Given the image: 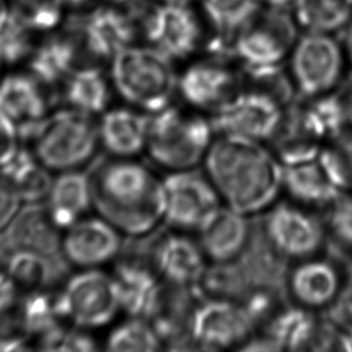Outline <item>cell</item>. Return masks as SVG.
Returning a JSON list of instances; mask_svg holds the SVG:
<instances>
[{
	"label": "cell",
	"mask_w": 352,
	"mask_h": 352,
	"mask_svg": "<svg viewBox=\"0 0 352 352\" xmlns=\"http://www.w3.org/2000/svg\"><path fill=\"white\" fill-rule=\"evenodd\" d=\"M204 166L223 205L249 218L270 210L283 192L284 166L263 142L219 135Z\"/></svg>",
	"instance_id": "1"
},
{
	"label": "cell",
	"mask_w": 352,
	"mask_h": 352,
	"mask_svg": "<svg viewBox=\"0 0 352 352\" xmlns=\"http://www.w3.org/2000/svg\"><path fill=\"white\" fill-rule=\"evenodd\" d=\"M93 208L123 236L146 238L164 224L162 179L133 157H112L89 172Z\"/></svg>",
	"instance_id": "2"
},
{
	"label": "cell",
	"mask_w": 352,
	"mask_h": 352,
	"mask_svg": "<svg viewBox=\"0 0 352 352\" xmlns=\"http://www.w3.org/2000/svg\"><path fill=\"white\" fill-rule=\"evenodd\" d=\"M111 82L129 105L153 115L171 105L178 76L173 60L153 46H135L111 60Z\"/></svg>",
	"instance_id": "3"
},
{
	"label": "cell",
	"mask_w": 352,
	"mask_h": 352,
	"mask_svg": "<svg viewBox=\"0 0 352 352\" xmlns=\"http://www.w3.org/2000/svg\"><path fill=\"white\" fill-rule=\"evenodd\" d=\"M214 133L213 123L202 116L167 106L149 115L146 152L168 172L191 170L204 164Z\"/></svg>",
	"instance_id": "4"
},
{
	"label": "cell",
	"mask_w": 352,
	"mask_h": 352,
	"mask_svg": "<svg viewBox=\"0 0 352 352\" xmlns=\"http://www.w3.org/2000/svg\"><path fill=\"white\" fill-rule=\"evenodd\" d=\"M28 141L38 162L58 173L81 170L100 147L98 123L91 116L70 107L50 113Z\"/></svg>",
	"instance_id": "5"
},
{
	"label": "cell",
	"mask_w": 352,
	"mask_h": 352,
	"mask_svg": "<svg viewBox=\"0 0 352 352\" xmlns=\"http://www.w3.org/2000/svg\"><path fill=\"white\" fill-rule=\"evenodd\" d=\"M298 27L285 6L263 4L236 35L234 56L248 72L280 67L300 38Z\"/></svg>",
	"instance_id": "6"
},
{
	"label": "cell",
	"mask_w": 352,
	"mask_h": 352,
	"mask_svg": "<svg viewBox=\"0 0 352 352\" xmlns=\"http://www.w3.org/2000/svg\"><path fill=\"white\" fill-rule=\"evenodd\" d=\"M56 300L63 319L78 329H101L122 311L115 276L100 268L69 276Z\"/></svg>",
	"instance_id": "7"
},
{
	"label": "cell",
	"mask_w": 352,
	"mask_h": 352,
	"mask_svg": "<svg viewBox=\"0 0 352 352\" xmlns=\"http://www.w3.org/2000/svg\"><path fill=\"white\" fill-rule=\"evenodd\" d=\"M289 59L298 96H322L343 81L345 56L332 34L307 32L297 40Z\"/></svg>",
	"instance_id": "8"
},
{
	"label": "cell",
	"mask_w": 352,
	"mask_h": 352,
	"mask_svg": "<svg viewBox=\"0 0 352 352\" xmlns=\"http://www.w3.org/2000/svg\"><path fill=\"white\" fill-rule=\"evenodd\" d=\"M162 192L164 224L181 232H197L223 205L210 178L195 168L168 172L162 178Z\"/></svg>",
	"instance_id": "9"
},
{
	"label": "cell",
	"mask_w": 352,
	"mask_h": 352,
	"mask_svg": "<svg viewBox=\"0 0 352 352\" xmlns=\"http://www.w3.org/2000/svg\"><path fill=\"white\" fill-rule=\"evenodd\" d=\"M262 229L276 250L290 261L320 255L327 244L324 220L292 201L272 206Z\"/></svg>",
	"instance_id": "10"
},
{
	"label": "cell",
	"mask_w": 352,
	"mask_h": 352,
	"mask_svg": "<svg viewBox=\"0 0 352 352\" xmlns=\"http://www.w3.org/2000/svg\"><path fill=\"white\" fill-rule=\"evenodd\" d=\"M285 107L273 96L258 89L230 96L214 111L212 123L219 135L267 142L274 138Z\"/></svg>",
	"instance_id": "11"
},
{
	"label": "cell",
	"mask_w": 352,
	"mask_h": 352,
	"mask_svg": "<svg viewBox=\"0 0 352 352\" xmlns=\"http://www.w3.org/2000/svg\"><path fill=\"white\" fill-rule=\"evenodd\" d=\"M258 320L244 303L214 297L197 305L190 316L191 338L204 350L242 346Z\"/></svg>",
	"instance_id": "12"
},
{
	"label": "cell",
	"mask_w": 352,
	"mask_h": 352,
	"mask_svg": "<svg viewBox=\"0 0 352 352\" xmlns=\"http://www.w3.org/2000/svg\"><path fill=\"white\" fill-rule=\"evenodd\" d=\"M50 115L46 87L27 72L0 76V119L9 124L21 142L28 141Z\"/></svg>",
	"instance_id": "13"
},
{
	"label": "cell",
	"mask_w": 352,
	"mask_h": 352,
	"mask_svg": "<svg viewBox=\"0 0 352 352\" xmlns=\"http://www.w3.org/2000/svg\"><path fill=\"white\" fill-rule=\"evenodd\" d=\"M340 261L333 256L308 257L290 267L286 295L294 305L311 311H326L344 284Z\"/></svg>",
	"instance_id": "14"
},
{
	"label": "cell",
	"mask_w": 352,
	"mask_h": 352,
	"mask_svg": "<svg viewBox=\"0 0 352 352\" xmlns=\"http://www.w3.org/2000/svg\"><path fill=\"white\" fill-rule=\"evenodd\" d=\"M123 237L100 215L85 217L64 231L63 256L69 266L78 270L101 268L122 252Z\"/></svg>",
	"instance_id": "15"
},
{
	"label": "cell",
	"mask_w": 352,
	"mask_h": 352,
	"mask_svg": "<svg viewBox=\"0 0 352 352\" xmlns=\"http://www.w3.org/2000/svg\"><path fill=\"white\" fill-rule=\"evenodd\" d=\"M62 232L51 219L45 204L23 205L0 232V261L14 252H35L52 260H65Z\"/></svg>",
	"instance_id": "16"
},
{
	"label": "cell",
	"mask_w": 352,
	"mask_h": 352,
	"mask_svg": "<svg viewBox=\"0 0 352 352\" xmlns=\"http://www.w3.org/2000/svg\"><path fill=\"white\" fill-rule=\"evenodd\" d=\"M188 5L160 1L144 19L148 41L173 62L189 57L200 43V24Z\"/></svg>",
	"instance_id": "17"
},
{
	"label": "cell",
	"mask_w": 352,
	"mask_h": 352,
	"mask_svg": "<svg viewBox=\"0 0 352 352\" xmlns=\"http://www.w3.org/2000/svg\"><path fill=\"white\" fill-rule=\"evenodd\" d=\"M206 261L207 257L199 242L181 231L160 238L153 249L154 270L177 287L201 284L207 273Z\"/></svg>",
	"instance_id": "18"
},
{
	"label": "cell",
	"mask_w": 352,
	"mask_h": 352,
	"mask_svg": "<svg viewBox=\"0 0 352 352\" xmlns=\"http://www.w3.org/2000/svg\"><path fill=\"white\" fill-rule=\"evenodd\" d=\"M199 244L207 260L229 263L242 255L252 238L249 217L221 205L197 230Z\"/></svg>",
	"instance_id": "19"
},
{
	"label": "cell",
	"mask_w": 352,
	"mask_h": 352,
	"mask_svg": "<svg viewBox=\"0 0 352 352\" xmlns=\"http://www.w3.org/2000/svg\"><path fill=\"white\" fill-rule=\"evenodd\" d=\"M81 41L87 52L98 59H110L133 45L136 28L120 8L109 5L93 10L81 22Z\"/></svg>",
	"instance_id": "20"
},
{
	"label": "cell",
	"mask_w": 352,
	"mask_h": 352,
	"mask_svg": "<svg viewBox=\"0 0 352 352\" xmlns=\"http://www.w3.org/2000/svg\"><path fill=\"white\" fill-rule=\"evenodd\" d=\"M113 276L122 311L129 318H154L164 297L157 271L140 262L125 261L116 267Z\"/></svg>",
	"instance_id": "21"
},
{
	"label": "cell",
	"mask_w": 352,
	"mask_h": 352,
	"mask_svg": "<svg viewBox=\"0 0 352 352\" xmlns=\"http://www.w3.org/2000/svg\"><path fill=\"white\" fill-rule=\"evenodd\" d=\"M234 74L223 63L199 62L178 76L177 91L194 109L215 111L234 96Z\"/></svg>",
	"instance_id": "22"
},
{
	"label": "cell",
	"mask_w": 352,
	"mask_h": 352,
	"mask_svg": "<svg viewBox=\"0 0 352 352\" xmlns=\"http://www.w3.org/2000/svg\"><path fill=\"white\" fill-rule=\"evenodd\" d=\"M149 115L133 107L106 110L98 123L100 147L112 157H133L147 147Z\"/></svg>",
	"instance_id": "23"
},
{
	"label": "cell",
	"mask_w": 352,
	"mask_h": 352,
	"mask_svg": "<svg viewBox=\"0 0 352 352\" xmlns=\"http://www.w3.org/2000/svg\"><path fill=\"white\" fill-rule=\"evenodd\" d=\"M48 214L63 232L93 208V194L89 172L83 170L59 172L45 201Z\"/></svg>",
	"instance_id": "24"
},
{
	"label": "cell",
	"mask_w": 352,
	"mask_h": 352,
	"mask_svg": "<svg viewBox=\"0 0 352 352\" xmlns=\"http://www.w3.org/2000/svg\"><path fill=\"white\" fill-rule=\"evenodd\" d=\"M283 191L292 202L310 210H324L342 194L319 157L284 166Z\"/></svg>",
	"instance_id": "25"
},
{
	"label": "cell",
	"mask_w": 352,
	"mask_h": 352,
	"mask_svg": "<svg viewBox=\"0 0 352 352\" xmlns=\"http://www.w3.org/2000/svg\"><path fill=\"white\" fill-rule=\"evenodd\" d=\"M77 43L69 35H51L35 45L27 60V72L43 86L64 83L76 67Z\"/></svg>",
	"instance_id": "26"
},
{
	"label": "cell",
	"mask_w": 352,
	"mask_h": 352,
	"mask_svg": "<svg viewBox=\"0 0 352 352\" xmlns=\"http://www.w3.org/2000/svg\"><path fill=\"white\" fill-rule=\"evenodd\" d=\"M0 172L12 184L23 205L45 204L53 177L34 155L32 149L19 146L14 157L0 167Z\"/></svg>",
	"instance_id": "27"
},
{
	"label": "cell",
	"mask_w": 352,
	"mask_h": 352,
	"mask_svg": "<svg viewBox=\"0 0 352 352\" xmlns=\"http://www.w3.org/2000/svg\"><path fill=\"white\" fill-rule=\"evenodd\" d=\"M0 267L14 281L19 290H46L65 276L67 262L52 260L30 252H14L0 261Z\"/></svg>",
	"instance_id": "28"
},
{
	"label": "cell",
	"mask_w": 352,
	"mask_h": 352,
	"mask_svg": "<svg viewBox=\"0 0 352 352\" xmlns=\"http://www.w3.org/2000/svg\"><path fill=\"white\" fill-rule=\"evenodd\" d=\"M63 96L72 110L91 117L102 115L110 104V83L98 67H76L64 81Z\"/></svg>",
	"instance_id": "29"
},
{
	"label": "cell",
	"mask_w": 352,
	"mask_h": 352,
	"mask_svg": "<svg viewBox=\"0 0 352 352\" xmlns=\"http://www.w3.org/2000/svg\"><path fill=\"white\" fill-rule=\"evenodd\" d=\"M320 318L315 311L292 305L272 315L266 332L279 351L309 350Z\"/></svg>",
	"instance_id": "30"
},
{
	"label": "cell",
	"mask_w": 352,
	"mask_h": 352,
	"mask_svg": "<svg viewBox=\"0 0 352 352\" xmlns=\"http://www.w3.org/2000/svg\"><path fill=\"white\" fill-rule=\"evenodd\" d=\"M292 14L300 28L337 33L352 22V0H294Z\"/></svg>",
	"instance_id": "31"
},
{
	"label": "cell",
	"mask_w": 352,
	"mask_h": 352,
	"mask_svg": "<svg viewBox=\"0 0 352 352\" xmlns=\"http://www.w3.org/2000/svg\"><path fill=\"white\" fill-rule=\"evenodd\" d=\"M206 17L219 35L221 46L232 41L263 5L262 0H200Z\"/></svg>",
	"instance_id": "32"
},
{
	"label": "cell",
	"mask_w": 352,
	"mask_h": 352,
	"mask_svg": "<svg viewBox=\"0 0 352 352\" xmlns=\"http://www.w3.org/2000/svg\"><path fill=\"white\" fill-rule=\"evenodd\" d=\"M34 35L11 9L8 0L0 1V63L14 67L27 63L33 51Z\"/></svg>",
	"instance_id": "33"
},
{
	"label": "cell",
	"mask_w": 352,
	"mask_h": 352,
	"mask_svg": "<svg viewBox=\"0 0 352 352\" xmlns=\"http://www.w3.org/2000/svg\"><path fill=\"white\" fill-rule=\"evenodd\" d=\"M324 210L326 247L331 256L346 266L352 256V192H342Z\"/></svg>",
	"instance_id": "34"
},
{
	"label": "cell",
	"mask_w": 352,
	"mask_h": 352,
	"mask_svg": "<svg viewBox=\"0 0 352 352\" xmlns=\"http://www.w3.org/2000/svg\"><path fill=\"white\" fill-rule=\"evenodd\" d=\"M162 336L143 318H129L111 331L105 342L107 351L153 352L162 349Z\"/></svg>",
	"instance_id": "35"
},
{
	"label": "cell",
	"mask_w": 352,
	"mask_h": 352,
	"mask_svg": "<svg viewBox=\"0 0 352 352\" xmlns=\"http://www.w3.org/2000/svg\"><path fill=\"white\" fill-rule=\"evenodd\" d=\"M319 160L342 192H352V128L324 143Z\"/></svg>",
	"instance_id": "36"
},
{
	"label": "cell",
	"mask_w": 352,
	"mask_h": 352,
	"mask_svg": "<svg viewBox=\"0 0 352 352\" xmlns=\"http://www.w3.org/2000/svg\"><path fill=\"white\" fill-rule=\"evenodd\" d=\"M11 9L35 34H50L62 24L67 5L64 0H8Z\"/></svg>",
	"instance_id": "37"
},
{
	"label": "cell",
	"mask_w": 352,
	"mask_h": 352,
	"mask_svg": "<svg viewBox=\"0 0 352 352\" xmlns=\"http://www.w3.org/2000/svg\"><path fill=\"white\" fill-rule=\"evenodd\" d=\"M324 315L344 333H352V274L344 280L337 298Z\"/></svg>",
	"instance_id": "38"
},
{
	"label": "cell",
	"mask_w": 352,
	"mask_h": 352,
	"mask_svg": "<svg viewBox=\"0 0 352 352\" xmlns=\"http://www.w3.org/2000/svg\"><path fill=\"white\" fill-rule=\"evenodd\" d=\"M22 206L23 204L14 186L0 172V232L14 219Z\"/></svg>",
	"instance_id": "39"
},
{
	"label": "cell",
	"mask_w": 352,
	"mask_h": 352,
	"mask_svg": "<svg viewBox=\"0 0 352 352\" xmlns=\"http://www.w3.org/2000/svg\"><path fill=\"white\" fill-rule=\"evenodd\" d=\"M19 289L11 276L0 267V315L16 309L19 300Z\"/></svg>",
	"instance_id": "40"
},
{
	"label": "cell",
	"mask_w": 352,
	"mask_h": 352,
	"mask_svg": "<svg viewBox=\"0 0 352 352\" xmlns=\"http://www.w3.org/2000/svg\"><path fill=\"white\" fill-rule=\"evenodd\" d=\"M98 344L86 329L76 327L75 331H67L59 351H96Z\"/></svg>",
	"instance_id": "41"
},
{
	"label": "cell",
	"mask_w": 352,
	"mask_h": 352,
	"mask_svg": "<svg viewBox=\"0 0 352 352\" xmlns=\"http://www.w3.org/2000/svg\"><path fill=\"white\" fill-rule=\"evenodd\" d=\"M21 144L22 142L17 133L9 124L0 119V167L14 157Z\"/></svg>",
	"instance_id": "42"
},
{
	"label": "cell",
	"mask_w": 352,
	"mask_h": 352,
	"mask_svg": "<svg viewBox=\"0 0 352 352\" xmlns=\"http://www.w3.org/2000/svg\"><path fill=\"white\" fill-rule=\"evenodd\" d=\"M337 91L342 96L348 116L349 128H352V74L350 76L344 78L340 85L337 87Z\"/></svg>",
	"instance_id": "43"
},
{
	"label": "cell",
	"mask_w": 352,
	"mask_h": 352,
	"mask_svg": "<svg viewBox=\"0 0 352 352\" xmlns=\"http://www.w3.org/2000/svg\"><path fill=\"white\" fill-rule=\"evenodd\" d=\"M344 53H345V57L348 59L349 64H350L352 70V22L349 24L346 35H345V47H344Z\"/></svg>",
	"instance_id": "44"
},
{
	"label": "cell",
	"mask_w": 352,
	"mask_h": 352,
	"mask_svg": "<svg viewBox=\"0 0 352 352\" xmlns=\"http://www.w3.org/2000/svg\"><path fill=\"white\" fill-rule=\"evenodd\" d=\"M67 9H81L83 6L89 4L91 0H64Z\"/></svg>",
	"instance_id": "45"
},
{
	"label": "cell",
	"mask_w": 352,
	"mask_h": 352,
	"mask_svg": "<svg viewBox=\"0 0 352 352\" xmlns=\"http://www.w3.org/2000/svg\"><path fill=\"white\" fill-rule=\"evenodd\" d=\"M138 0H107V3L117 8H126V6H131V5L138 4Z\"/></svg>",
	"instance_id": "46"
},
{
	"label": "cell",
	"mask_w": 352,
	"mask_h": 352,
	"mask_svg": "<svg viewBox=\"0 0 352 352\" xmlns=\"http://www.w3.org/2000/svg\"><path fill=\"white\" fill-rule=\"evenodd\" d=\"M263 4L276 5V6H286L287 4H292L294 0H262Z\"/></svg>",
	"instance_id": "47"
},
{
	"label": "cell",
	"mask_w": 352,
	"mask_h": 352,
	"mask_svg": "<svg viewBox=\"0 0 352 352\" xmlns=\"http://www.w3.org/2000/svg\"><path fill=\"white\" fill-rule=\"evenodd\" d=\"M344 351L352 352V333L344 334Z\"/></svg>",
	"instance_id": "48"
},
{
	"label": "cell",
	"mask_w": 352,
	"mask_h": 352,
	"mask_svg": "<svg viewBox=\"0 0 352 352\" xmlns=\"http://www.w3.org/2000/svg\"><path fill=\"white\" fill-rule=\"evenodd\" d=\"M162 3H184V4H189L191 0H159Z\"/></svg>",
	"instance_id": "49"
},
{
	"label": "cell",
	"mask_w": 352,
	"mask_h": 352,
	"mask_svg": "<svg viewBox=\"0 0 352 352\" xmlns=\"http://www.w3.org/2000/svg\"><path fill=\"white\" fill-rule=\"evenodd\" d=\"M346 270H348L349 274H352V256L349 258V261L346 262Z\"/></svg>",
	"instance_id": "50"
},
{
	"label": "cell",
	"mask_w": 352,
	"mask_h": 352,
	"mask_svg": "<svg viewBox=\"0 0 352 352\" xmlns=\"http://www.w3.org/2000/svg\"><path fill=\"white\" fill-rule=\"evenodd\" d=\"M3 65H1V63H0V76H1V69H3Z\"/></svg>",
	"instance_id": "51"
},
{
	"label": "cell",
	"mask_w": 352,
	"mask_h": 352,
	"mask_svg": "<svg viewBox=\"0 0 352 352\" xmlns=\"http://www.w3.org/2000/svg\"><path fill=\"white\" fill-rule=\"evenodd\" d=\"M0 1H1V0H0Z\"/></svg>",
	"instance_id": "52"
}]
</instances>
